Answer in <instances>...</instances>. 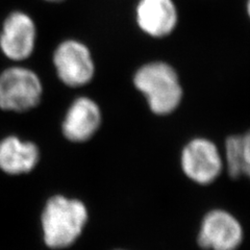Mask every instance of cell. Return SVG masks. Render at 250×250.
Returning <instances> with one entry per match:
<instances>
[{"label": "cell", "instance_id": "obj_10", "mask_svg": "<svg viewBox=\"0 0 250 250\" xmlns=\"http://www.w3.org/2000/svg\"><path fill=\"white\" fill-rule=\"evenodd\" d=\"M136 18L139 27L145 34L163 38L175 29L178 14L173 0H140Z\"/></svg>", "mask_w": 250, "mask_h": 250}, {"label": "cell", "instance_id": "obj_8", "mask_svg": "<svg viewBox=\"0 0 250 250\" xmlns=\"http://www.w3.org/2000/svg\"><path fill=\"white\" fill-rule=\"evenodd\" d=\"M101 124V111L93 99L82 96L73 100L62 123L64 137L73 143H83L96 134Z\"/></svg>", "mask_w": 250, "mask_h": 250}, {"label": "cell", "instance_id": "obj_9", "mask_svg": "<svg viewBox=\"0 0 250 250\" xmlns=\"http://www.w3.org/2000/svg\"><path fill=\"white\" fill-rule=\"evenodd\" d=\"M41 159L39 147L17 136L0 141V171L10 176H21L33 172Z\"/></svg>", "mask_w": 250, "mask_h": 250}, {"label": "cell", "instance_id": "obj_11", "mask_svg": "<svg viewBox=\"0 0 250 250\" xmlns=\"http://www.w3.org/2000/svg\"><path fill=\"white\" fill-rule=\"evenodd\" d=\"M225 158L230 177L245 175L250 178V130L244 135H234L226 139Z\"/></svg>", "mask_w": 250, "mask_h": 250}, {"label": "cell", "instance_id": "obj_12", "mask_svg": "<svg viewBox=\"0 0 250 250\" xmlns=\"http://www.w3.org/2000/svg\"><path fill=\"white\" fill-rule=\"evenodd\" d=\"M247 13H248L249 18H250V0H248L247 1Z\"/></svg>", "mask_w": 250, "mask_h": 250}, {"label": "cell", "instance_id": "obj_1", "mask_svg": "<svg viewBox=\"0 0 250 250\" xmlns=\"http://www.w3.org/2000/svg\"><path fill=\"white\" fill-rule=\"evenodd\" d=\"M88 218L87 207L80 199L51 195L43 203L38 217L41 242L49 250L71 247L82 236Z\"/></svg>", "mask_w": 250, "mask_h": 250}, {"label": "cell", "instance_id": "obj_4", "mask_svg": "<svg viewBox=\"0 0 250 250\" xmlns=\"http://www.w3.org/2000/svg\"><path fill=\"white\" fill-rule=\"evenodd\" d=\"M52 62L60 81L71 88L88 84L95 73L90 49L77 40H66L59 44Z\"/></svg>", "mask_w": 250, "mask_h": 250}, {"label": "cell", "instance_id": "obj_7", "mask_svg": "<svg viewBox=\"0 0 250 250\" xmlns=\"http://www.w3.org/2000/svg\"><path fill=\"white\" fill-rule=\"evenodd\" d=\"M243 239V230L233 216L221 209L209 212L202 221L198 243L205 249L236 250Z\"/></svg>", "mask_w": 250, "mask_h": 250}, {"label": "cell", "instance_id": "obj_6", "mask_svg": "<svg viewBox=\"0 0 250 250\" xmlns=\"http://www.w3.org/2000/svg\"><path fill=\"white\" fill-rule=\"evenodd\" d=\"M181 161L185 174L200 185L213 183L223 168L217 146L212 141L203 138L194 139L186 145Z\"/></svg>", "mask_w": 250, "mask_h": 250}, {"label": "cell", "instance_id": "obj_2", "mask_svg": "<svg viewBox=\"0 0 250 250\" xmlns=\"http://www.w3.org/2000/svg\"><path fill=\"white\" fill-rule=\"evenodd\" d=\"M134 83L156 115L174 112L182 101L183 89L179 78L167 62H152L142 66L135 74Z\"/></svg>", "mask_w": 250, "mask_h": 250}, {"label": "cell", "instance_id": "obj_5", "mask_svg": "<svg viewBox=\"0 0 250 250\" xmlns=\"http://www.w3.org/2000/svg\"><path fill=\"white\" fill-rule=\"evenodd\" d=\"M37 34L36 23L28 14L12 12L0 30V50L13 62L25 61L35 51Z\"/></svg>", "mask_w": 250, "mask_h": 250}, {"label": "cell", "instance_id": "obj_13", "mask_svg": "<svg viewBox=\"0 0 250 250\" xmlns=\"http://www.w3.org/2000/svg\"><path fill=\"white\" fill-rule=\"evenodd\" d=\"M44 1H47V2H61V1H62V0H44Z\"/></svg>", "mask_w": 250, "mask_h": 250}, {"label": "cell", "instance_id": "obj_3", "mask_svg": "<svg viewBox=\"0 0 250 250\" xmlns=\"http://www.w3.org/2000/svg\"><path fill=\"white\" fill-rule=\"evenodd\" d=\"M43 83L29 68L13 66L0 73V108L6 112L24 113L41 103Z\"/></svg>", "mask_w": 250, "mask_h": 250}]
</instances>
